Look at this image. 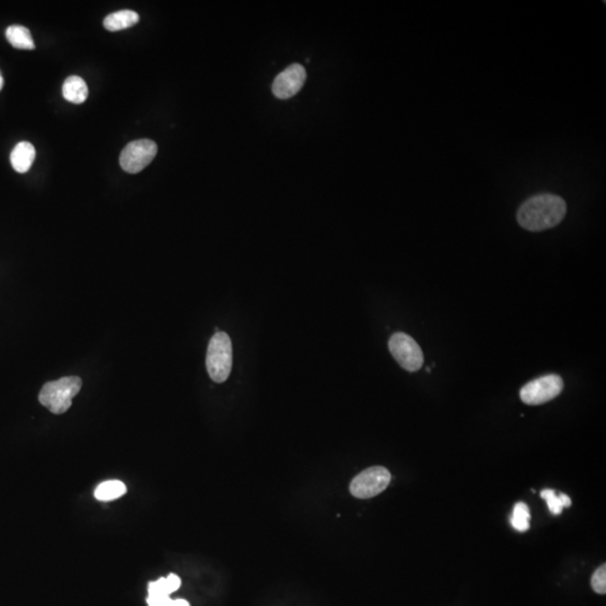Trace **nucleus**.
I'll list each match as a JSON object with an SVG mask.
<instances>
[{"instance_id":"f257e3e1","label":"nucleus","mask_w":606,"mask_h":606,"mask_svg":"<svg viewBox=\"0 0 606 606\" xmlns=\"http://www.w3.org/2000/svg\"><path fill=\"white\" fill-rule=\"evenodd\" d=\"M563 198L552 194H535L517 210L519 225L529 231H541L559 225L566 215Z\"/></svg>"},{"instance_id":"f03ea898","label":"nucleus","mask_w":606,"mask_h":606,"mask_svg":"<svg viewBox=\"0 0 606 606\" xmlns=\"http://www.w3.org/2000/svg\"><path fill=\"white\" fill-rule=\"evenodd\" d=\"M81 388L82 380L79 376H65L45 383L38 394V401L54 415H62L71 408L72 400Z\"/></svg>"},{"instance_id":"7ed1b4c3","label":"nucleus","mask_w":606,"mask_h":606,"mask_svg":"<svg viewBox=\"0 0 606 606\" xmlns=\"http://www.w3.org/2000/svg\"><path fill=\"white\" fill-rule=\"evenodd\" d=\"M206 366L210 379L224 383L229 377L233 367V345L229 336L218 331L210 339L207 351Z\"/></svg>"},{"instance_id":"20e7f679","label":"nucleus","mask_w":606,"mask_h":606,"mask_svg":"<svg viewBox=\"0 0 606 606\" xmlns=\"http://www.w3.org/2000/svg\"><path fill=\"white\" fill-rule=\"evenodd\" d=\"M391 482V474L385 467H369L351 480L349 491L357 499H371L381 494Z\"/></svg>"},{"instance_id":"39448f33","label":"nucleus","mask_w":606,"mask_h":606,"mask_svg":"<svg viewBox=\"0 0 606 606\" xmlns=\"http://www.w3.org/2000/svg\"><path fill=\"white\" fill-rule=\"evenodd\" d=\"M563 388V381L559 375L549 374L526 383L520 391L523 404L540 406L557 397Z\"/></svg>"},{"instance_id":"423d86ee","label":"nucleus","mask_w":606,"mask_h":606,"mask_svg":"<svg viewBox=\"0 0 606 606\" xmlns=\"http://www.w3.org/2000/svg\"><path fill=\"white\" fill-rule=\"evenodd\" d=\"M388 348L394 360L402 369L409 372H417L423 365V354L418 342L404 333L392 335Z\"/></svg>"},{"instance_id":"0eeeda50","label":"nucleus","mask_w":606,"mask_h":606,"mask_svg":"<svg viewBox=\"0 0 606 606\" xmlns=\"http://www.w3.org/2000/svg\"><path fill=\"white\" fill-rule=\"evenodd\" d=\"M157 145L151 139H137L126 145L120 153V167L126 172L139 173L154 160Z\"/></svg>"},{"instance_id":"6e6552de","label":"nucleus","mask_w":606,"mask_h":606,"mask_svg":"<svg viewBox=\"0 0 606 606\" xmlns=\"http://www.w3.org/2000/svg\"><path fill=\"white\" fill-rule=\"evenodd\" d=\"M305 78V69L301 65H290L275 78L272 86L274 95L279 99L291 98L302 89Z\"/></svg>"},{"instance_id":"1a4fd4ad","label":"nucleus","mask_w":606,"mask_h":606,"mask_svg":"<svg viewBox=\"0 0 606 606\" xmlns=\"http://www.w3.org/2000/svg\"><path fill=\"white\" fill-rule=\"evenodd\" d=\"M36 156V151L30 142H21L16 145L10 154V163L16 172L26 173L31 169Z\"/></svg>"},{"instance_id":"9d476101","label":"nucleus","mask_w":606,"mask_h":606,"mask_svg":"<svg viewBox=\"0 0 606 606\" xmlns=\"http://www.w3.org/2000/svg\"><path fill=\"white\" fill-rule=\"evenodd\" d=\"M88 86L82 78L71 75L65 81L62 86L63 97L72 104L80 105L88 98Z\"/></svg>"},{"instance_id":"9b49d317","label":"nucleus","mask_w":606,"mask_h":606,"mask_svg":"<svg viewBox=\"0 0 606 606\" xmlns=\"http://www.w3.org/2000/svg\"><path fill=\"white\" fill-rule=\"evenodd\" d=\"M139 22V14L132 10H119L106 17L104 26L109 32H118L132 27Z\"/></svg>"},{"instance_id":"f8f14e48","label":"nucleus","mask_w":606,"mask_h":606,"mask_svg":"<svg viewBox=\"0 0 606 606\" xmlns=\"http://www.w3.org/2000/svg\"><path fill=\"white\" fill-rule=\"evenodd\" d=\"M6 37L12 47L19 49H34L31 32L22 25H12L6 30Z\"/></svg>"},{"instance_id":"ddd939ff","label":"nucleus","mask_w":606,"mask_h":606,"mask_svg":"<svg viewBox=\"0 0 606 606\" xmlns=\"http://www.w3.org/2000/svg\"><path fill=\"white\" fill-rule=\"evenodd\" d=\"M127 489L120 480H108L100 484L95 491V498L98 501H114L125 496Z\"/></svg>"},{"instance_id":"4468645a","label":"nucleus","mask_w":606,"mask_h":606,"mask_svg":"<svg viewBox=\"0 0 606 606\" xmlns=\"http://www.w3.org/2000/svg\"><path fill=\"white\" fill-rule=\"evenodd\" d=\"M530 517H531V514H530L529 506L523 502H519L514 505L513 513H512L510 522L514 529L519 533H526V530H529L530 528Z\"/></svg>"},{"instance_id":"2eb2a0df","label":"nucleus","mask_w":606,"mask_h":606,"mask_svg":"<svg viewBox=\"0 0 606 606\" xmlns=\"http://www.w3.org/2000/svg\"><path fill=\"white\" fill-rule=\"evenodd\" d=\"M542 499L547 502L548 508L554 515H559L563 512V506L560 504L559 498L554 489H544L540 493Z\"/></svg>"},{"instance_id":"dca6fc26","label":"nucleus","mask_w":606,"mask_h":606,"mask_svg":"<svg viewBox=\"0 0 606 606\" xmlns=\"http://www.w3.org/2000/svg\"><path fill=\"white\" fill-rule=\"evenodd\" d=\"M592 588L596 592L597 594H605L606 593V566H601L593 574L591 579Z\"/></svg>"},{"instance_id":"f3484780","label":"nucleus","mask_w":606,"mask_h":606,"mask_svg":"<svg viewBox=\"0 0 606 606\" xmlns=\"http://www.w3.org/2000/svg\"><path fill=\"white\" fill-rule=\"evenodd\" d=\"M167 587H169L170 593L172 594L173 592H176V590H178L180 586H181V579H180L178 576L174 575V574H171V575H169L167 577Z\"/></svg>"},{"instance_id":"a211bd4d","label":"nucleus","mask_w":606,"mask_h":606,"mask_svg":"<svg viewBox=\"0 0 606 606\" xmlns=\"http://www.w3.org/2000/svg\"><path fill=\"white\" fill-rule=\"evenodd\" d=\"M558 498H559L560 504H561L563 508H570V505H572V500L566 494H563V493L558 494Z\"/></svg>"},{"instance_id":"6ab92c4d","label":"nucleus","mask_w":606,"mask_h":606,"mask_svg":"<svg viewBox=\"0 0 606 606\" xmlns=\"http://www.w3.org/2000/svg\"><path fill=\"white\" fill-rule=\"evenodd\" d=\"M171 606H190L185 600H173Z\"/></svg>"},{"instance_id":"aec40b11","label":"nucleus","mask_w":606,"mask_h":606,"mask_svg":"<svg viewBox=\"0 0 606 606\" xmlns=\"http://www.w3.org/2000/svg\"><path fill=\"white\" fill-rule=\"evenodd\" d=\"M3 75H1V73H0V90L3 89Z\"/></svg>"}]
</instances>
